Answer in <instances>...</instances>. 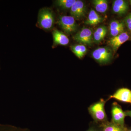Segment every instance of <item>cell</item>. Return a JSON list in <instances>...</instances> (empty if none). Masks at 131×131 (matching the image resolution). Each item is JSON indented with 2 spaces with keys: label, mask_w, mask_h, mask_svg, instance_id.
I'll return each mask as SVG.
<instances>
[{
  "label": "cell",
  "mask_w": 131,
  "mask_h": 131,
  "mask_svg": "<svg viewBox=\"0 0 131 131\" xmlns=\"http://www.w3.org/2000/svg\"><path fill=\"white\" fill-rule=\"evenodd\" d=\"M106 101L101 99L97 102L92 104L88 108L90 114L95 124L100 125L108 121L105 108Z\"/></svg>",
  "instance_id": "cell-1"
},
{
  "label": "cell",
  "mask_w": 131,
  "mask_h": 131,
  "mask_svg": "<svg viewBox=\"0 0 131 131\" xmlns=\"http://www.w3.org/2000/svg\"><path fill=\"white\" fill-rule=\"evenodd\" d=\"M54 15L50 8H45L39 13L38 23L41 28L45 30L51 29L54 26Z\"/></svg>",
  "instance_id": "cell-2"
},
{
  "label": "cell",
  "mask_w": 131,
  "mask_h": 131,
  "mask_svg": "<svg viewBox=\"0 0 131 131\" xmlns=\"http://www.w3.org/2000/svg\"><path fill=\"white\" fill-rule=\"evenodd\" d=\"M93 58L100 64L108 63L113 57V52L111 49L106 47H99L92 53Z\"/></svg>",
  "instance_id": "cell-3"
},
{
  "label": "cell",
  "mask_w": 131,
  "mask_h": 131,
  "mask_svg": "<svg viewBox=\"0 0 131 131\" xmlns=\"http://www.w3.org/2000/svg\"><path fill=\"white\" fill-rule=\"evenodd\" d=\"M57 23L62 29L68 34L75 32L77 30V26L75 19L71 16H60Z\"/></svg>",
  "instance_id": "cell-4"
},
{
  "label": "cell",
  "mask_w": 131,
  "mask_h": 131,
  "mask_svg": "<svg viewBox=\"0 0 131 131\" xmlns=\"http://www.w3.org/2000/svg\"><path fill=\"white\" fill-rule=\"evenodd\" d=\"M73 39L84 45L90 46L93 42V33L90 28L83 27L73 36Z\"/></svg>",
  "instance_id": "cell-5"
},
{
  "label": "cell",
  "mask_w": 131,
  "mask_h": 131,
  "mask_svg": "<svg viewBox=\"0 0 131 131\" xmlns=\"http://www.w3.org/2000/svg\"><path fill=\"white\" fill-rule=\"evenodd\" d=\"M111 113V122L123 128H126L125 123V118L126 117L125 113L122 110L121 106L117 102H114L113 103Z\"/></svg>",
  "instance_id": "cell-6"
},
{
  "label": "cell",
  "mask_w": 131,
  "mask_h": 131,
  "mask_svg": "<svg viewBox=\"0 0 131 131\" xmlns=\"http://www.w3.org/2000/svg\"><path fill=\"white\" fill-rule=\"evenodd\" d=\"M111 99H114L121 102L130 103L131 105V90L127 88L119 89L113 95H110L106 101Z\"/></svg>",
  "instance_id": "cell-7"
},
{
  "label": "cell",
  "mask_w": 131,
  "mask_h": 131,
  "mask_svg": "<svg viewBox=\"0 0 131 131\" xmlns=\"http://www.w3.org/2000/svg\"><path fill=\"white\" fill-rule=\"evenodd\" d=\"M86 13V7L83 2L76 0L70 8V14L75 20H80L84 18Z\"/></svg>",
  "instance_id": "cell-8"
},
{
  "label": "cell",
  "mask_w": 131,
  "mask_h": 131,
  "mask_svg": "<svg viewBox=\"0 0 131 131\" xmlns=\"http://www.w3.org/2000/svg\"><path fill=\"white\" fill-rule=\"evenodd\" d=\"M129 34L127 32H124L117 36L112 37L108 40L107 43L112 48L113 51L115 52L121 46L129 40Z\"/></svg>",
  "instance_id": "cell-9"
},
{
  "label": "cell",
  "mask_w": 131,
  "mask_h": 131,
  "mask_svg": "<svg viewBox=\"0 0 131 131\" xmlns=\"http://www.w3.org/2000/svg\"><path fill=\"white\" fill-rule=\"evenodd\" d=\"M113 12L119 15H124L129 9V3L125 0H115L112 5Z\"/></svg>",
  "instance_id": "cell-10"
},
{
  "label": "cell",
  "mask_w": 131,
  "mask_h": 131,
  "mask_svg": "<svg viewBox=\"0 0 131 131\" xmlns=\"http://www.w3.org/2000/svg\"><path fill=\"white\" fill-rule=\"evenodd\" d=\"M125 24L124 21L113 20L109 25V31L110 35L115 37L124 32Z\"/></svg>",
  "instance_id": "cell-11"
},
{
  "label": "cell",
  "mask_w": 131,
  "mask_h": 131,
  "mask_svg": "<svg viewBox=\"0 0 131 131\" xmlns=\"http://www.w3.org/2000/svg\"><path fill=\"white\" fill-rule=\"evenodd\" d=\"M54 45L66 46L69 43V39L63 32L57 29H54L52 32Z\"/></svg>",
  "instance_id": "cell-12"
},
{
  "label": "cell",
  "mask_w": 131,
  "mask_h": 131,
  "mask_svg": "<svg viewBox=\"0 0 131 131\" xmlns=\"http://www.w3.org/2000/svg\"><path fill=\"white\" fill-rule=\"evenodd\" d=\"M104 18L97 13L94 9H91L89 12L88 18L85 21V24L90 26H96L103 22Z\"/></svg>",
  "instance_id": "cell-13"
},
{
  "label": "cell",
  "mask_w": 131,
  "mask_h": 131,
  "mask_svg": "<svg viewBox=\"0 0 131 131\" xmlns=\"http://www.w3.org/2000/svg\"><path fill=\"white\" fill-rule=\"evenodd\" d=\"M107 31V28L105 26L98 27L93 33V42L99 43L103 41Z\"/></svg>",
  "instance_id": "cell-14"
},
{
  "label": "cell",
  "mask_w": 131,
  "mask_h": 131,
  "mask_svg": "<svg viewBox=\"0 0 131 131\" xmlns=\"http://www.w3.org/2000/svg\"><path fill=\"white\" fill-rule=\"evenodd\" d=\"M101 131H127V128H124L111 122H107L100 124Z\"/></svg>",
  "instance_id": "cell-15"
},
{
  "label": "cell",
  "mask_w": 131,
  "mask_h": 131,
  "mask_svg": "<svg viewBox=\"0 0 131 131\" xmlns=\"http://www.w3.org/2000/svg\"><path fill=\"white\" fill-rule=\"evenodd\" d=\"M92 2L96 12L104 13L107 11L108 2L106 0H94Z\"/></svg>",
  "instance_id": "cell-16"
},
{
  "label": "cell",
  "mask_w": 131,
  "mask_h": 131,
  "mask_svg": "<svg viewBox=\"0 0 131 131\" xmlns=\"http://www.w3.org/2000/svg\"><path fill=\"white\" fill-rule=\"evenodd\" d=\"M71 51L79 59H81L87 53V49L83 45H75L71 46Z\"/></svg>",
  "instance_id": "cell-17"
},
{
  "label": "cell",
  "mask_w": 131,
  "mask_h": 131,
  "mask_svg": "<svg viewBox=\"0 0 131 131\" xmlns=\"http://www.w3.org/2000/svg\"><path fill=\"white\" fill-rule=\"evenodd\" d=\"M76 0H57L56 1V5L62 9H70Z\"/></svg>",
  "instance_id": "cell-18"
},
{
  "label": "cell",
  "mask_w": 131,
  "mask_h": 131,
  "mask_svg": "<svg viewBox=\"0 0 131 131\" xmlns=\"http://www.w3.org/2000/svg\"><path fill=\"white\" fill-rule=\"evenodd\" d=\"M0 131H30L27 128L18 127L12 125L0 124Z\"/></svg>",
  "instance_id": "cell-19"
},
{
  "label": "cell",
  "mask_w": 131,
  "mask_h": 131,
  "mask_svg": "<svg viewBox=\"0 0 131 131\" xmlns=\"http://www.w3.org/2000/svg\"><path fill=\"white\" fill-rule=\"evenodd\" d=\"M124 22L129 30L131 32V13L125 18Z\"/></svg>",
  "instance_id": "cell-20"
},
{
  "label": "cell",
  "mask_w": 131,
  "mask_h": 131,
  "mask_svg": "<svg viewBox=\"0 0 131 131\" xmlns=\"http://www.w3.org/2000/svg\"><path fill=\"white\" fill-rule=\"evenodd\" d=\"M86 131H101V130L98 124V125H94L91 126L89 129Z\"/></svg>",
  "instance_id": "cell-21"
},
{
  "label": "cell",
  "mask_w": 131,
  "mask_h": 131,
  "mask_svg": "<svg viewBox=\"0 0 131 131\" xmlns=\"http://www.w3.org/2000/svg\"><path fill=\"white\" fill-rule=\"evenodd\" d=\"M126 116H129L131 118V110H128V111L125 112Z\"/></svg>",
  "instance_id": "cell-22"
},
{
  "label": "cell",
  "mask_w": 131,
  "mask_h": 131,
  "mask_svg": "<svg viewBox=\"0 0 131 131\" xmlns=\"http://www.w3.org/2000/svg\"><path fill=\"white\" fill-rule=\"evenodd\" d=\"M127 131H131V128H130L129 129H127Z\"/></svg>",
  "instance_id": "cell-23"
},
{
  "label": "cell",
  "mask_w": 131,
  "mask_h": 131,
  "mask_svg": "<svg viewBox=\"0 0 131 131\" xmlns=\"http://www.w3.org/2000/svg\"><path fill=\"white\" fill-rule=\"evenodd\" d=\"M129 4L131 6V0H130V1H129Z\"/></svg>",
  "instance_id": "cell-24"
}]
</instances>
